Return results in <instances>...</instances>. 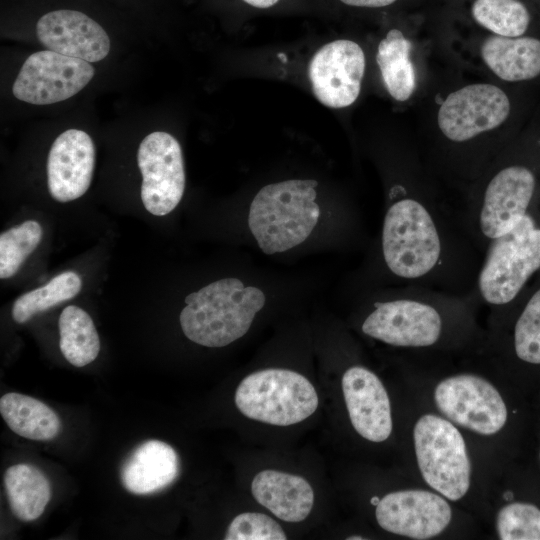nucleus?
Returning a JSON list of instances; mask_svg holds the SVG:
<instances>
[{
	"instance_id": "16",
	"label": "nucleus",
	"mask_w": 540,
	"mask_h": 540,
	"mask_svg": "<svg viewBox=\"0 0 540 540\" xmlns=\"http://www.w3.org/2000/svg\"><path fill=\"white\" fill-rule=\"evenodd\" d=\"M180 461L176 451L160 440H148L136 447L121 468L124 488L136 495L165 489L179 475Z\"/></svg>"
},
{
	"instance_id": "27",
	"label": "nucleus",
	"mask_w": 540,
	"mask_h": 540,
	"mask_svg": "<svg viewBox=\"0 0 540 540\" xmlns=\"http://www.w3.org/2000/svg\"><path fill=\"white\" fill-rule=\"evenodd\" d=\"M496 528L501 540H540V509L513 502L500 509Z\"/></svg>"
},
{
	"instance_id": "2",
	"label": "nucleus",
	"mask_w": 540,
	"mask_h": 540,
	"mask_svg": "<svg viewBox=\"0 0 540 540\" xmlns=\"http://www.w3.org/2000/svg\"><path fill=\"white\" fill-rule=\"evenodd\" d=\"M264 293L238 278H223L185 297L180 313L185 336L205 347H224L244 336L265 304Z\"/></svg>"
},
{
	"instance_id": "3",
	"label": "nucleus",
	"mask_w": 540,
	"mask_h": 540,
	"mask_svg": "<svg viewBox=\"0 0 540 540\" xmlns=\"http://www.w3.org/2000/svg\"><path fill=\"white\" fill-rule=\"evenodd\" d=\"M540 270V219L528 211L505 233L486 246L475 290L480 301L503 310L523 292Z\"/></svg>"
},
{
	"instance_id": "10",
	"label": "nucleus",
	"mask_w": 540,
	"mask_h": 540,
	"mask_svg": "<svg viewBox=\"0 0 540 540\" xmlns=\"http://www.w3.org/2000/svg\"><path fill=\"white\" fill-rule=\"evenodd\" d=\"M434 399L448 419L478 434H495L507 420L500 393L477 375L460 374L442 380L436 386Z\"/></svg>"
},
{
	"instance_id": "17",
	"label": "nucleus",
	"mask_w": 540,
	"mask_h": 540,
	"mask_svg": "<svg viewBox=\"0 0 540 540\" xmlns=\"http://www.w3.org/2000/svg\"><path fill=\"white\" fill-rule=\"evenodd\" d=\"M251 492L258 503L286 522L303 521L314 504V492L306 479L276 470L259 472Z\"/></svg>"
},
{
	"instance_id": "1",
	"label": "nucleus",
	"mask_w": 540,
	"mask_h": 540,
	"mask_svg": "<svg viewBox=\"0 0 540 540\" xmlns=\"http://www.w3.org/2000/svg\"><path fill=\"white\" fill-rule=\"evenodd\" d=\"M479 301L475 289L457 294L407 284L390 298L374 301L361 330L392 346L428 348L440 342L450 318L467 315Z\"/></svg>"
},
{
	"instance_id": "21",
	"label": "nucleus",
	"mask_w": 540,
	"mask_h": 540,
	"mask_svg": "<svg viewBox=\"0 0 540 540\" xmlns=\"http://www.w3.org/2000/svg\"><path fill=\"white\" fill-rule=\"evenodd\" d=\"M4 486L12 513L25 522L38 519L51 497L48 478L30 464H15L7 468Z\"/></svg>"
},
{
	"instance_id": "7",
	"label": "nucleus",
	"mask_w": 540,
	"mask_h": 540,
	"mask_svg": "<svg viewBox=\"0 0 540 540\" xmlns=\"http://www.w3.org/2000/svg\"><path fill=\"white\" fill-rule=\"evenodd\" d=\"M511 110L507 93L490 83L468 84L445 98L437 112V124L445 141L462 154L457 174L461 172L465 147L498 129Z\"/></svg>"
},
{
	"instance_id": "8",
	"label": "nucleus",
	"mask_w": 540,
	"mask_h": 540,
	"mask_svg": "<svg viewBox=\"0 0 540 540\" xmlns=\"http://www.w3.org/2000/svg\"><path fill=\"white\" fill-rule=\"evenodd\" d=\"M137 162L142 174L141 200L156 216L172 212L185 190V169L179 142L169 133L156 131L140 143Z\"/></svg>"
},
{
	"instance_id": "28",
	"label": "nucleus",
	"mask_w": 540,
	"mask_h": 540,
	"mask_svg": "<svg viewBox=\"0 0 540 540\" xmlns=\"http://www.w3.org/2000/svg\"><path fill=\"white\" fill-rule=\"evenodd\" d=\"M225 540H285L281 525L263 513L244 512L237 515L225 533Z\"/></svg>"
},
{
	"instance_id": "33",
	"label": "nucleus",
	"mask_w": 540,
	"mask_h": 540,
	"mask_svg": "<svg viewBox=\"0 0 540 540\" xmlns=\"http://www.w3.org/2000/svg\"><path fill=\"white\" fill-rule=\"evenodd\" d=\"M347 539L348 540H361V539H364V538L360 537V536H355V537L351 536V537H348Z\"/></svg>"
},
{
	"instance_id": "30",
	"label": "nucleus",
	"mask_w": 540,
	"mask_h": 540,
	"mask_svg": "<svg viewBox=\"0 0 540 540\" xmlns=\"http://www.w3.org/2000/svg\"><path fill=\"white\" fill-rule=\"evenodd\" d=\"M245 3L256 8H269L275 5L279 0H243Z\"/></svg>"
},
{
	"instance_id": "29",
	"label": "nucleus",
	"mask_w": 540,
	"mask_h": 540,
	"mask_svg": "<svg viewBox=\"0 0 540 540\" xmlns=\"http://www.w3.org/2000/svg\"><path fill=\"white\" fill-rule=\"evenodd\" d=\"M342 3L355 7L378 8L393 4L396 0H340Z\"/></svg>"
},
{
	"instance_id": "19",
	"label": "nucleus",
	"mask_w": 540,
	"mask_h": 540,
	"mask_svg": "<svg viewBox=\"0 0 540 540\" xmlns=\"http://www.w3.org/2000/svg\"><path fill=\"white\" fill-rule=\"evenodd\" d=\"M412 43L398 29L379 42L376 62L388 94L396 101L409 100L416 90V71L411 59Z\"/></svg>"
},
{
	"instance_id": "22",
	"label": "nucleus",
	"mask_w": 540,
	"mask_h": 540,
	"mask_svg": "<svg viewBox=\"0 0 540 540\" xmlns=\"http://www.w3.org/2000/svg\"><path fill=\"white\" fill-rule=\"evenodd\" d=\"M59 347L65 359L83 367L96 359L100 340L89 314L75 306H67L59 317Z\"/></svg>"
},
{
	"instance_id": "25",
	"label": "nucleus",
	"mask_w": 540,
	"mask_h": 540,
	"mask_svg": "<svg viewBox=\"0 0 540 540\" xmlns=\"http://www.w3.org/2000/svg\"><path fill=\"white\" fill-rule=\"evenodd\" d=\"M43 230L34 220L14 226L0 235V278L12 277L37 248Z\"/></svg>"
},
{
	"instance_id": "24",
	"label": "nucleus",
	"mask_w": 540,
	"mask_h": 540,
	"mask_svg": "<svg viewBox=\"0 0 540 540\" xmlns=\"http://www.w3.org/2000/svg\"><path fill=\"white\" fill-rule=\"evenodd\" d=\"M82 281L73 271L63 272L46 285L20 296L13 304L12 318L22 324L35 314L43 312L75 297L81 290Z\"/></svg>"
},
{
	"instance_id": "11",
	"label": "nucleus",
	"mask_w": 540,
	"mask_h": 540,
	"mask_svg": "<svg viewBox=\"0 0 540 540\" xmlns=\"http://www.w3.org/2000/svg\"><path fill=\"white\" fill-rule=\"evenodd\" d=\"M365 67V54L358 43L338 39L323 45L308 69L315 97L330 108L352 105L360 94Z\"/></svg>"
},
{
	"instance_id": "26",
	"label": "nucleus",
	"mask_w": 540,
	"mask_h": 540,
	"mask_svg": "<svg viewBox=\"0 0 540 540\" xmlns=\"http://www.w3.org/2000/svg\"><path fill=\"white\" fill-rule=\"evenodd\" d=\"M513 347L518 359L540 364V287L529 295L517 316Z\"/></svg>"
},
{
	"instance_id": "32",
	"label": "nucleus",
	"mask_w": 540,
	"mask_h": 540,
	"mask_svg": "<svg viewBox=\"0 0 540 540\" xmlns=\"http://www.w3.org/2000/svg\"><path fill=\"white\" fill-rule=\"evenodd\" d=\"M512 497H513V493H512V492H506V493L504 494V498H505L506 500H510Z\"/></svg>"
},
{
	"instance_id": "20",
	"label": "nucleus",
	"mask_w": 540,
	"mask_h": 540,
	"mask_svg": "<svg viewBox=\"0 0 540 540\" xmlns=\"http://www.w3.org/2000/svg\"><path fill=\"white\" fill-rule=\"evenodd\" d=\"M0 413L15 434L30 440H51L61 431V421L52 408L27 395L4 394L0 398Z\"/></svg>"
},
{
	"instance_id": "6",
	"label": "nucleus",
	"mask_w": 540,
	"mask_h": 540,
	"mask_svg": "<svg viewBox=\"0 0 540 540\" xmlns=\"http://www.w3.org/2000/svg\"><path fill=\"white\" fill-rule=\"evenodd\" d=\"M413 436L427 484L451 501L462 498L470 486L471 465L459 430L444 418L426 414L416 422Z\"/></svg>"
},
{
	"instance_id": "5",
	"label": "nucleus",
	"mask_w": 540,
	"mask_h": 540,
	"mask_svg": "<svg viewBox=\"0 0 540 540\" xmlns=\"http://www.w3.org/2000/svg\"><path fill=\"white\" fill-rule=\"evenodd\" d=\"M235 404L247 418L277 426L299 423L318 406L314 386L303 375L269 368L246 376L235 392Z\"/></svg>"
},
{
	"instance_id": "13",
	"label": "nucleus",
	"mask_w": 540,
	"mask_h": 540,
	"mask_svg": "<svg viewBox=\"0 0 540 540\" xmlns=\"http://www.w3.org/2000/svg\"><path fill=\"white\" fill-rule=\"evenodd\" d=\"M95 165V146L84 131L69 129L53 142L47 159V184L58 202L75 200L88 190Z\"/></svg>"
},
{
	"instance_id": "18",
	"label": "nucleus",
	"mask_w": 540,
	"mask_h": 540,
	"mask_svg": "<svg viewBox=\"0 0 540 540\" xmlns=\"http://www.w3.org/2000/svg\"><path fill=\"white\" fill-rule=\"evenodd\" d=\"M486 67L509 83L529 82L540 77V39L534 36L490 35L480 45Z\"/></svg>"
},
{
	"instance_id": "12",
	"label": "nucleus",
	"mask_w": 540,
	"mask_h": 540,
	"mask_svg": "<svg viewBox=\"0 0 540 540\" xmlns=\"http://www.w3.org/2000/svg\"><path fill=\"white\" fill-rule=\"evenodd\" d=\"M379 526L393 534L429 539L450 523L452 512L441 496L426 490L391 492L376 505Z\"/></svg>"
},
{
	"instance_id": "9",
	"label": "nucleus",
	"mask_w": 540,
	"mask_h": 540,
	"mask_svg": "<svg viewBox=\"0 0 540 540\" xmlns=\"http://www.w3.org/2000/svg\"><path fill=\"white\" fill-rule=\"evenodd\" d=\"M94 73L88 61L51 50L38 51L25 60L12 93L18 100L30 104H53L81 91Z\"/></svg>"
},
{
	"instance_id": "15",
	"label": "nucleus",
	"mask_w": 540,
	"mask_h": 540,
	"mask_svg": "<svg viewBox=\"0 0 540 540\" xmlns=\"http://www.w3.org/2000/svg\"><path fill=\"white\" fill-rule=\"evenodd\" d=\"M342 390L350 421L356 432L372 442L386 440L392 431L390 401L380 379L362 366L348 368Z\"/></svg>"
},
{
	"instance_id": "14",
	"label": "nucleus",
	"mask_w": 540,
	"mask_h": 540,
	"mask_svg": "<svg viewBox=\"0 0 540 540\" xmlns=\"http://www.w3.org/2000/svg\"><path fill=\"white\" fill-rule=\"evenodd\" d=\"M40 43L51 50L88 62L104 59L110 50L105 30L86 14L75 10H55L37 22Z\"/></svg>"
},
{
	"instance_id": "31",
	"label": "nucleus",
	"mask_w": 540,
	"mask_h": 540,
	"mask_svg": "<svg viewBox=\"0 0 540 540\" xmlns=\"http://www.w3.org/2000/svg\"><path fill=\"white\" fill-rule=\"evenodd\" d=\"M379 501H380V498H378L377 496H374L370 500L371 504H373V505H377L379 503Z\"/></svg>"
},
{
	"instance_id": "4",
	"label": "nucleus",
	"mask_w": 540,
	"mask_h": 540,
	"mask_svg": "<svg viewBox=\"0 0 540 540\" xmlns=\"http://www.w3.org/2000/svg\"><path fill=\"white\" fill-rule=\"evenodd\" d=\"M317 185L313 179H291L268 184L255 195L248 225L265 254L285 252L309 237L320 216Z\"/></svg>"
},
{
	"instance_id": "23",
	"label": "nucleus",
	"mask_w": 540,
	"mask_h": 540,
	"mask_svg": "<svg viewBox=\"0 0 540 540\" xmlns=\"http://www.w3.org/2000/svg\"><path fill=\"white\" fill-rule=\"evenodd\" d=\"M471 14L478 25L502 37L525 36L531 22L528 8L520 0H475Z\"/></svg>"
}]
</instances>
